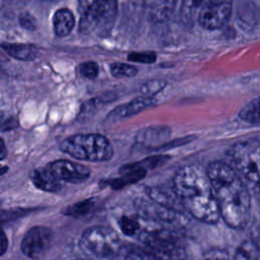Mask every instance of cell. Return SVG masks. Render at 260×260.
<instances>
[{
  "instance_id": "2e32d148",
  "label": "cell",
  "mask_w": 260,
  "mask_h": 260,
  "mask_svg": "<svg viewBox=\"0 0 260 260\" xmlns=\"http://www.w3.org/2000/svg\"><path fill=\"white\" fill-rule=\"evenodd\" d=\"M168 127H148L137 133V140L144 144H153L155 141H161L169 135Z\"/></svg>"
},
{
  "instance_id": "3957f363",
  "label": "cell",
  "mask_w": 260,
  "mask_h": 260,
  "mask_svg": "<svg viewBox=\"0 0 260 260\" xmlns=\"http://www.w3.org/2000/svg\"><path fill=\"white\" fill-rule=\"evenodd\" d=\"M60 149L74 158L87 161H106L114 154L109 139L95 133L69 136L61 142Z\"/></svg>"
},
{
  "instance_id": "d4e9b609",
  "label": "cell",
  "mask_w": 260,
  "mask_h": 260,
  "mask_svg": "<svg viewBox=\"0 0 260 260\" xmlns=\"http://www.w3.org/2000/svg\"><path fill=\"white\" fill-rule=\"evenodd\" d=\"M80 74L87 79H94L99 75V65L94 61H86L79 65Z\"/></svg>"
},
{
  "instance_id": "7402d4cb",
  "label": "cell",
  "mask_w": 260,
  "mask_h": 260,
  "mask_svg": "<svg viewBox=\"0 0 260 260\" xmlns=\"http://www.w3.org/2000/svg\"><path fill=\"white\" fill-rule=\"evenodd\" d=\"M165 86H166V82L164 80H158V79L149 80L141 86L140 92H141V95H144L147 98H153L156 93L162 90Z\"/></svg>"
},
{
  "instance_id": "4316f807",
  "label": "cell",
  "mask_w": 260,
  "mask_h": 260,
  "mask_svg": "<svg viewBox=\"0 0 260 260\" xmlns=\"http://www.w3.org/2000/svg\"><path fill=\"white\" fill-rule=\"evenodd\" d=\"M18 125L17 119L12 115H1L0 116V130L8 131L16 128Z\"/></svg>"
},
{
  "instance_id": "ba28073f",
  "label": "cell",
  "mask_w": 260,
  "mask_h": 260,
  "mask_svg": "<svg viewBox=\"0 0 260 260\" xmlns=\"http://www.w3.org/2000/svg\"><path fill=\"white\" fill-rule=\"evenodd\" d=\"M232 11L233 4L231 0H213L201 9L197 20L206 29H218L229 21Z\"/></svg>"
},
{
  "instance_id": "f1b7e54d",
  "label": "cell",
  "mask_w": 260,
  "mask_h": 260,
  "mask_svg": "<svg viewBox=\"0 0 260 260\" xmlns=\"http://www.w3.org/2000/svg\"><path fill=\"white\" fill-rule=\"evenodd\" d=\"M8 247V240L7 237L5 235V233L2 231V229H0V256H2Z\"/></svg>"
},
{
  "instance_id": "30bf717a",
  "label": "cell",
  "mask_w": 260,
  "mask_h": 260,
  "mask_svg": "<svg viewBox=\"0 0 260 260\" xmlns=\"http://www.w3.org/2000/svg\"><path fill=\"white\" fill-rule=\"evenodd\" d=\"M154 104L153 98H147L144 95L137 96L130 101L129 103L117 107L114 111H112L109 115V118L112 120L123 119L130 116H133L146 108L151 107Z\"/></svg>"
},
{
  "instance_id": "5bb4252c",
  "label": "cell",
  "mask_w": 260,
  "mask_h": 260,
  "mask_svg": "<svg viewBox=\"0 0 260 260\" xmlns=\"http://www.w3.org/2000/svg\"><path fill=\"white\" fill-rule=\"evenodd\" d=\"M176 0H145V5L154 21H164L172 13Z\"/></svg>"
},
{
  "instance_id": "5b68a950",
  "label": "cell",
  "mask_w": 260,
  "mask_h": 260,
  "mask_svg": "<svg viewBox=\"0 0 260 260\" xmlns=\"http://www.w3.org/2000/svg\"><path fill=\"white\" fill-rule=\"evenodd\" d=\"M229 155L238 172L257 186L260 175L259 140L252 139L238 142L230 148Z\"/></svg>"
},
{
  "instance_id": "83f0119b",
  "label": "cell",
  "mask_w": 260,
  "mask_h": 260,
  "mask_svg": "<svg viewBox=\"0 0 260 260\" xmlns=\"http://www.w3.org/2000/svg\"><path fill=\"white\" fill-rule=\"evenodd\" d=\"M204 260H230V258H229V253H226L223 250L216 249L208 252Z\"/></svg>"
},
{
  "instance_id": "d6986e66",
  "label": "cell",
  "mask_w": 260,
  "mask_h": 260,
  "mask_svg": "<svg viewBox=\"0 0 260 260\" xmlns=\"http://www.w3.org/2000/svg\"><path fill=\"white\" fill-rule=\"evenodd\" d=\"M240 118L251 125L258 126L260 117H259V99L256 98L249 102L245 107L242 108V110L239 113Z\"/></svg>"
},
{
  "instance_id": "4dcf8cb0",
  "label": "cell",
  "mask_w": 260,
  "mask_h": 260,
  "mask_svg": "<svg viewBox=\"0 0 260 260\" xmlns=\"http://www.w3.org/2000/svg\"><path fill=\"white\" fill-rule=\"evenodd\" d=\"M158 260H160V259H158Z\"/></svg>"
},
{
  "instance_id": "9c48e42d",
  "label": "cell",
  "mask_w": 260,
  "mask_h": 260,
  "mask_svg": "<svg viewBox=\"0 0 260 260\" xmlns=\"http://www.w3.org/2000/svg\"><path fill=\"white\" fill-rule=\"evenodd\" d=\"M46 168L59 182L65 181L77 184L86 181L90 176V171L85 166L67 159L54 160Z\"/></svg>"
},
{
  "instance_id": "484cf974",
  "label": "cell",
  "mask_w": 260,
  "mask_h": 260,
  "mask_svg": "<svg viewBox=\"0 0 260 260\" xmlns=\"http://www.w3.org/2000/svg\"><path fill=\"white\" fill-rule=\"evenodd\" d=\"M19 25L26 30H35L37 28V19L32 14L27 11H23L18 15Z\"/></svg>"
},
{
  "instance_id": "44dd1931",
  "label": "cell",
  "mask_w": 260,
  "mask_h": 260,
  "mask_svg": "<svg viewBox=\"0 0 260 260\" xmlns=\"http://www.w3.org/2000/svg\"><path fill=\"white\" fill-rule=\"evenodd\" d=\"M119 226L121 229V231L123 232L124 235L126 236H134L136 234H138L139 230H140V224L139 222L129 216H122L119 220Z\"/></svg>"
},
{
  "instance_id": "e0dca14e",
  "label": "cell",
  "mask_w": 260,
  "mask_h": 260,
  "mask_svg": "<svg viewBox=\"0 0 260 260\" xmlns=\"http://www.w3.org/2000/svg\"><path fill=\"white\" fill-rule=\"evenodd\" d=\"M234 260H259L258 245L252 240L243 241L235 252Z\"/></svg>"
},
{
  "instance_id": "8fae6325",
  "label": "cell",
  "mask_w": 260,
  "mask_h": 260,
  "mask_svg": "<svg viewBox=\"0 0 260 260\" xmlns=\"http://www.w3.org/2000/svg\"><path fill=\"white\" fill-rule=\"evenodd\" d=\"M1 48L10 57L19 61H31L37 58L39 50L35 45L25 43H2Z\"/></svg>"
},
{
  "instance_id": "f546056e",
  "label": "cell",
  "mask_w": 260,
  "mask_h": 260,
  "mask_svg": "<svg viewBox=\"0 0 260 260\" xmlns=\"http://www.w3.org/2000/svg\"><path fill=\"white\" fill-rule=\"evenodd\" d=\"M7 154V149H6V145L5 142L2 138H0V160L3 159Z\"/></svg>"
},
{
  "instance_id": "277c9868",
  "label": "cell",
  "mask_w": 260,
  "mask_h": 260,
  "mask_svg": "<svg viewBox=\"0 0 260 260\" xmlns=\"http://www.w3.org/2000/svg\"><path fill=\"white\" fill-rule=\"evenodd\" d=\"M82 251L95 258L113 257L121 248L117 233L104 225H95L86 229L80 237Z\"/></svg>"
},
{
  "instance_id": "ac0fdd59",
  "label": "cell",
  "mask_w": 260,
  "mask_h": 260,
  "mask_svg": "<svg viewBox=\"0 0 260 260\" xmlns=\"http://www.w3.org/2000/svg\"><path fill=\"white\" fill-rule=\"evenodd\" d=\"M157 256L136 248L123 249L122 247L113 256V260H158Z\"/></svg>"
},
{
  "instance_id": "4fadbf2b",
  "label": "cell",
  "mask_w": 260,
  "mask_h": 260,
  "mask_svg": "<svg viewBox=\"0 0 260 260\" xmlns=\"http://www.w3.org/2000/svg\"><path fill=\"white\" fill-rule=\"evenodd\" d=\"M31 181L35 186L46 192H57L61 189V184L56 180L47 168L35 170L31 173Z\"/></svg>"
},
{
  "instance_id": "cb8c5ba5",
  "label": "cell",
  "mask_w": 260,
  "mask_h": 260,
  "mask_svg": "<svg viewBox=\"0 0 260 260\" xmlns=\"http://www.w3.org/2000/svg\"><path fill=\"white\" fill-rule=\"evenodd\" d=\"M93 206V201L90 199H86L83 201H79L69 207L65 213L68 215H83L86 214Z\"/></svg>"
},
{
  "instance_id": "7c38bea8",
  "label": "cell",
  "mask_w": 260,
  "mask_h": 260,
  "mask_svg": "<svg viewBox=\"0 0 260 260\" xmlns=\"http://www.w3.org/2000/svg\"><path fill=\"white\" fill-rule=\"evenodd\" d=\"M75 18L68 8H60L53 15V29L57 37L63 38L68 36L73 29Z\"/></svg>"
},
{
  "instance_id": "603a6c76",
  "label": "cell",
  "mask_w": 260,
  "mask_h": 260,
  "mask_svg": "<svg viewBox=\"0 0 260 260\" xmlns=\"http://www.w3.org/2000/svg\"><path fill=\"white\" fill-rule=\"evenodd\" d=\"M128 60L136 63L151 64L156 60V55L151 51H142V52H132L128 54Z\"/></svg>"
},
{
  "instance_id": "7a4b0ae2",
  "label": "cell",
  "mask_w": 260,
  "mask_h": 260,
  "mask_svg": "<svg viewBox=\"0 0 260 260\" xmlns=\"http://www.w3.org/2000/svg\"><path fill=\"white\" fill-rule=\"evenodd\" d=\"M174 192L183 207L196 219L215 224L219 218L218 207L206 172L196 166L180 168L173 179Z\"/></svg>"
},
{
  "instance_id": "6da1fadb",
  "label": "cell",
  "mask_w": 260,
  "mask_h": 260,
  "mask_svg": "<svg viewBox=\"0 0 260 260\" xmlns=\"http://www.w3.org/2000/svg\"><path fill=\"white\" fill-rule=\"evenodd\" d=\"M219 215L232 229L246 226L251 210V196L247 186L234 168L219 160L206 168Z\"/></svg>"
},
{
  "instance_id": "52a82bcc",
  "label": "cell",
  "mask_w": 260,
  "mask_h": 260,
  "mask_svg": "<svg viewBox=\"0 0 260 260\" xmlns=\"http://www.w3.org/2000/svg\"><path fill=\"white\" fill-rule=\"evenodd\" d=\"M53 242V232L44 225L29 229L21 242V250L25 256L31 259L43 257Z\"/></svg>"
},
{
  "instance_id": "8992f818",
  "label": "cell",
  "mask_w": 260,
  "mask_h": 260,
  "mask_svg": "<svg viewBox=\"0 0 260 260\" xmlns=\"http://www.w3.org/2000/svg\"><path fill=\"white\" fill-rule=\"evenodd\" d=\"M117 0H80L79 30L88 32L111 24L117 13Z\"/></svg>"
},
{
  "instance_id": "ffe728a7",
  "label": "cell",
  "mask_w": 260,
  "mask_h": 260,
  "mask_svg": "<svg viewBox=\"0 0 260 260\" xmlns=\"http://www.w3.org/2000/svg\"><path fill=\"white\" fill-rule=\"evenodd\" d=\"M110 70L113 76L121 77H133L138 73V70L135 66L126 64V63H113L110 65Z\"/></svg>"
},
{
  "instance_id": "9a60e30c",
  "label": "cell",
  "mask_w": 260,
  "mask_h": 260,
  "mask_svg": "<svg viewBox=\"0 0 260 260\" xmlns=\"http://www.w3.org/2000/svg\"><path fill=\"white\" fill-rule=\"evenodd\" d=\"M213 0H182L181 5V18L184 23L190 24L195 19L201 9Z\"/></svg>"
}]
</instances>
